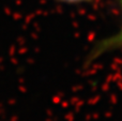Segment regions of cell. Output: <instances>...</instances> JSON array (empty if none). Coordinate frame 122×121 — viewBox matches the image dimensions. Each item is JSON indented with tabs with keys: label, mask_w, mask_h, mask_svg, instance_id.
Returning <instances> with one entry per match:
<instances>
[{
	"label": "cell",
	"mask_w": 122,
	"mask_h": 121,
	"mask_svg": "<svg viewBox=\"0 0 122 121\" xmlns=\"http://www.w3.org/2000/svg\"><path fill=\"white\" fill-rule=\"evenodd\" d=\"M120 8H121V23L119 29L112 35L106 36L101 41L97 42L93 45L91 51L88 55V62L100 58L105 54H109L112 51L122 50V0H120Z\"/></svg>",
	"instance_id": "cell-1"
},
{
	"label": "cell",
	"mask_w": 122,
	"mask_h": 121,
	"mask_svg": "<svg viewBox=\"0 0 122 121\" xmlns=\"http://www.w3.org/2000/svg\"><path fill=\"white\" fill-rule=\"evenodd\" d=\"M58 3L67 4V5H81V4L92 3L94 0H54Z\"/></svg>",
	"instance_id": "cell-2"
}]
</instances>
